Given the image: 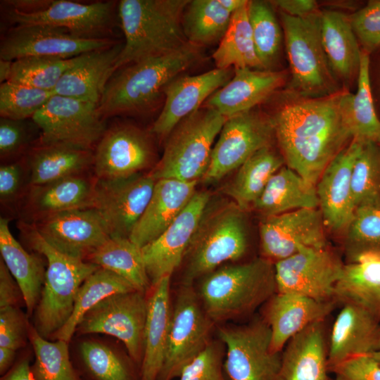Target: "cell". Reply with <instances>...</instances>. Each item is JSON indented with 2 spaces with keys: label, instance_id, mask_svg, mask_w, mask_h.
Wrapping results in <instances>:
<instances>
[{
  "label": "cell",
  "instance_id": "cell-52",
  "mask_svg": "<svg viewBox=\"0 0 380 380\" xmlns=\"http://www.w3.org/2000/svg\"><path fill=\"white\" fill-rule=\"evenodd\" d=\"M220 343L211 341L182 369L179 380H228L224 374L223 344Z\"/></svg>",
  "mask_w": 380,
  "mask_h": 380
},
{
  "label": "cell",
  "instance_id": "cell-41",
  "mask_svg": "<svg viewBox=\"0 0 380 380\" xmlns=\"http://www.w3.org/2000/svg\"><path fill=\"white\" fill-rule=\"evenodd\" d=\"M346 263L380 260V204L363 205L343 234Z\"/></svg>",
  "mask_w": 380,
  "mask_h": 380
},
{
  "label": "cell",
  "instance_id": "cell-54",
  "mask_svg": "<svg viewBox=\"0 0 380 380\" xmlns=\"http://www.w3.org/2000/svg\"><path fill=\"white\" fill-rule=\"evenodd\" d=\"M27 322L14 306L0 309V347L17 350L25 344Z\"/></svg>",
  "mask_w": 380,
  "mask_h": 380
},
{
  "label": "cell",
  "instance_id": "cell-21",
  "mask_svg": "<svg viewBox=\"0 0 380 380\" xmlns=\"http://www.w3.org/2000/svg\"><path fill=\"white\" fill-rule=\"evenodd\" d=\"M362 144L352 139L328 164L316 184L324 227L334 233L343 234L354 215L352 172Z\"/></svg>",
  "mask_w": 380,
  "mask_h": 380
},
{
  "label": "cell",
  "instance_id": "cell-14",
  "mask_svg": "<svg viewBox=\"0 0 380 380\" xmlns=\"http://www.w3.org/2000/svg\"><path fill=\"white\" fill-rule=\"evenodd\" d=\"M146 315L145 293L134 290L113 294L89 310L76 331L82 334H104L120 339L131 360L141 366Z\"/></svg>",
  "mask_w": 380,
  "mask_h": 380
},
{
  "label": "cell",
  "instance_id": "cell-12",
  "mask_svg": "<svg viewBox=\"0 0 380 380\" xmlns=\"http://www.w3.org/2000/svg\"><path fill=\"white\" fill-rule=\"evenodd\" d=\"M32 120L39 131V143L94 151L106 129L96 104L56 94Z\"/></svg>",
  "mask_w": 380,
  "mask_h": 380
},
{
  "label": "cell",
  "instance_id": "cell-46",
  "mask_svg": "<svg viewBox=\"0 0 380 380\" xmlns=\"http://www.w3.org/2000/svg\"><path fill=\"white\" fill-rule=\"evenodd\" d=\"M80 56L70 58L32 56L17 59L13 61L8 81L53 91L61 78L77 63Z\"/></svg>",
  "mask_w": 380,
  "mask_h": 380
},
{
  "label": "cell",
  "instance_id": "cell-35",
  "mask_svg": "<svg viewBox=\"0 0 380 380\" xmlns=\"http://www.w3.org/2000/svg\"><path fill=\"white\" fill-rule=\"evenodd\" d=\"M318 207L316 185L287 166H283L271 177L253 205L264 217Z\"/></svg>",
  "mask_w": 380,
  "mask_h": 380
},
{
  "label": "cell",
  "instance_id": "cell-40",
  "mask_svg": "<svg viewBox=\"0 0 380 380\" xmlns=\"http://www.w3.org/2000/svg\"><path fill=\"white\" fill-rule=\"evenodd\" d=\"M134 290V288L123 278L99 267L81 285L70 317L51 337L69 343L81 320L93 307L110 296Z\"/></svg>",
  "mask_w": 380,
  "mask_h": 380
},
{
  "label": "cell",
  "instance_id": "cell-39",
  "mask_svg": "<svg viewBox=\"0 0 380 380\" xmlns=\"http://www.w3.org/2000/svg\"><path fill=\"white\" fill-rule=\"evenodd\" d=\"M213 58L216 68L220 69L234 67L264 70L255 47L248 3L232 14L229 27L214 51Z\"/></svg>",
  "mask_w": 380,
  "mask_h": 380
},
{
  "label": "cell",
  "instance_id": "cell-57",
  "mask_svg": "<svg viewBox=\"0 0 380 380\" xmlns=\"http://www.w3.org/2000/svg\"><path fill=\"white\" fill-rule=\"evenodd\" d=\"M281 13L293 17H304L317 11V4L314 0H275L270 1Z\"/></svg>",
  "mask_w": 380,
  "mask_h": 380
},
{
  "label": "cell",
  "instance_id": "cell-61",
  "mask_svg": "<svg viewBox=\"0 0 380 380\" xmlns=\"http://www.w3.org/2000/svg\"><path fill=\"white\" fill-rule=\"evenodd\" d=\"M220 4L231 13H234L239 8L248 3L246 0H219Z\"/></svg>",
  "mask_w": 380,
  "mask_h": 380
},
{
  "label": "cell",
  "instance_id": "cell-25",
  "mask_svg": "<svg viewBox=\"0 0 380 380\" xmlns=\"http://www.w3.org/2000/svg\"><path fill=\"white\" fill-rule=\"evenodd\" d=\"M337 303L293 293H274L265 304L262 318L271 330L270 348L281 353L288 341L309 325L324 321Z\"/></svg>",
  "mask_w": 380,
  "mask_h": 380
},
{
  "label": "cell",
  "instance_id": "cell-48",
  "mask_svg": "<svg viewBox=\"0 0 380 380\" xmlns=\"http://www.w3.org/2000/svg\"><path fill=\"white\" fill-rule=\"evenodd\" d=\"M80 353L87 373L94 380H139L124 357L101 342L84 341Z\"/></svg>",
  "mask_w": 380,
  "mask_h": 380
},
{
  "label": "cell",
  "instance_id": "cell-32",
  "mask_svg": "<svg viewBox=\"0 0 380 380\" xmlns=\"http://www.w3.org/2000/svg\"><path fill=\"white\" fill-rule=\"evenodd\" d=\"M94 150L37 141L25 155L31 185L93 172Z\"/></svg>",
  "mask_w": 380,
  "mask_h": 380
},
{
  "label": "cell",
  "instance_id": "cell-59",
  "mask_svg": "<svg viewBox=\"0 0 380 380\" xmlns=\"http://www.w3.org/2000/svg\"><path fill=\"white\" fill-rule=\"evenodd\" d=\"M15 355V350L0 347V373L4 374L11 365Z\"/></svg>",
  "mask_w": 380,
  "mask_h": 380
},
{
  "label": "cell",
  "instance_id": "cell-17",
  "mask_svg": "<svg viewBox=\"0 0 380 380\" xmlns=\"http://www.w3.org/2000/svg\"><path fill=\"white\" fill-rule=\"evenodd\" d=\"M116 43L110 38H81L63 27L51 25L13 26L1 42L0 59L13 61L32 56L70 58Z\"/></svg>",
  "mask_w": 380,
  "mask_h": 380
},
{
  "label": "cell",
  "instance_id": "cell-4",
  "mask_svg": "<svg viewBox=\"0 0 380 380\" xmlns=\"http://www.w3.org/2000/svg\"><path fill=\"white\" fill-rule=\"evenodd\" d=\"M274 263L260 257L203 277L198 296L213 323L246 317L277 293Z\"/></svg>",
  "mask_w": 380,
  "mask_h": 380
},
{
  "label": "cell",
  "instance_id": "cell-42",
  "mask_svg": "<svg viewBox=\"0 0 380 380\" xmlns=\"http://www.w3.org/2000/svg\"><path fill=\"white\" fill-rule=\"evenodd\" d=\"M369 64V55L362 51L357 91L351 95L346 118L353 139L380 144V120L374 103Z\"/></svg>",
  "mask_w": 380,
  "mask_h": 380
},
{
  "label": "cell",
  "instance_id": "cell-47",
  "mask_svg": "<svg viewBox=\"0 0 380 380\" xmlns=\"http://www.w3.org/2000/svg\"><path fill=\"white\" fill-rule=\"evenodd\" d=\"M352 193L355 208L380 204V144L363 142L353 168Z\"/></svg>",
  "mask_w": 380,
  "mask_h": 380
},
{
  "label": "cell",
  "instance_id": "cell-13",
  "mask_svg": "<svg viewBox=\"0 0 380 380\" xmlns=\"http://www.w3.org/2000/svg\"><path fill=\"white\" fill-rule=\"evenodd\" d=\"M274 137L272 117L253 109L228 118L213 146L204 183L221 180L260 149L271 146Z\"/></svg>",
  "mask_w": 380,
  "mask_h": 380
},
{
  "label": "cell",
  "instance_id": "cell-19",
  "mask_svg": "<svg viewBox=\"0 0 380 380\" xmlns=\"http://www.w3.org/2000/svg\"><path fill=\"white\" fill-rule=\"evenodd\" d=\"M319 209L302 208L265 217L259 226L262 257L276 262L303 248L328 246Z\"/></svg>",
  "mask_w": 380,
  "mask_h": 380
},
{
  "label": "cell",
  "instance_id": "cell-36",
  "mask_svg": "<svg viewBox=\"0 0 380 380\" xmlns=\"http://www.w3.org/2000/svg\"><path fill=\"white\" fill-rule=\"evenodd\" d=\"M285 163L271 146L262 148L248 158L221 191L243 210L262 194L271 177Z\"/></svg>",
  "mask_w": 380,
  "mask_h": 380
},
{
  "label": "cell",
  "instance_id": "cell-37",
  "mask_svg": "<svg viewBox=\"0 0 380 380\" xmlns=\"http://www.w3.org/2000/svg\"><path fill=\"white\" fill-rule=\"evenodd\" d=\"M334 300L359 305L380 321V260L344 264Z\"/></svg>",
  "mask_w": 380,
  "mask_h": 380
},
{
  "label": "cell",
  "instance_id": "cell-51",
  "mask_svg": "<svg viewBox=\"0 0 380 380\" xmlns=\"http://www.w3.org/2000/svg\"><path fill=\"white\" fill-rule=\"evenodd\" d=\"M25 120L0 118V158L3 163L23 158L32 144L31 125Z\"/></svg>",
  "mask_w": 380,
  "mask_h": 380
},
{
  "label": "cell",
  "instance_id": "cell-43",
  "mask_svg": "<svg viewBox=\"0 0 380 380\" xmlns=\"http://www.w3.org/2000/svg\"><path fill=\"white\" fill-rule=\"evenodd\" d=\"M232 14L219 0L189 1L182 16L187 41L201 47L220 42L229 27Z\"/></svg>",
  "mask_w": 380,
  "mask_h": 380
},
{
  "label": "cell",
  "instance_id": "cell-27",
  "mask_svg": "<svg viewBox=\"0 0 380 380\" xmlns=\"http://www.w3.org/2000/svg\"><path fill=\"white\" fill-rule=\"evenodd\" d=\"M380 350V321L365 308L342 305L331 331L328 344L329 371L350 357Z\"/></svg>",
  "mask_w": 380,
  "mask_h": 380
},
{
  "label": "cell",
  "instance_id": "cell-5",
  "mask_svg": "<svg viewBox=\"0 0 380 380\" xmlns=\"http://www.w3.org/2000/svg\"><path fill=\"white\" fill-rule=\"evenodd\" d=\"M18 229L27 245L47 261L43 288L35 308L34 326L46 338L66 323L72 312L79 289L99 267L59 251L32 224L20 220Z\"/></svg>",
  "mask_w": 380,
  "mask_h": 380
},
{
  "label": "cell",
  "instance_id": "cell-1",
  "mask_svg": "<svg viewBox=\"0 0 380 380\" xmlns=\"http://www.w3.org/2000/svg\"><path fill=\"white\" fill-rule=\"evenodd\" d=\"M352 93L299 98L272 117L286 166L316 185L331 160L352 140L346 112Z\"/></svg>",
  "mask_w": 380,
  "mask_h": 380
},
{
  "label": "cell",
  "instance_id": "cell-7",
  "mask_svg": "<svg viewBox=\"0 0 380 380\" xmlns=\"http://www.w3.org/2000/svg\"><path fill=\"white\" fill-rule=\"evenodd\" d=\"M280 14L293 91L307 99L339 91L322 45L321 11L304 17Z\"/></svg>",
  "mask_w": 380,
  "mask_h": 380
},
{
  "label": "cell",
  "instance_id": "cell-20",
  "mask_svg": "<svg viewBox=\"0 0 380 380\" xmlns=\"http://www.w3.org/2000/svg\"><path fill=\"white\" fill-rule=\"evenodd\" d=\"M210 198L208 191H196L173 222L156 239L141 248L151 285L171 277L181 265Z\"/></svg>",
  "mask_w": 380,
  "mask_h": 380
},
{
  "label": "cell",
  "instance_id": "cell-15",
  "mask_svg": "<svg viewBox=\"0 0 380 380\" xmlns=\"http://www.w3.org/2000/svg\"><path fill=\"white\" fill-rule=\"evenodd\" d=\"M156 182L149 172L113 179H96L91 209L100 216L110 237L129 239Z\"/></svg>",
  "mask_w": 380,
  "mask_h": 380
},
{
  "label": "cell",
  "instance_id": "cell-3",
  "mask_svg": "<svg viewBox=\"0 0 380 380\" xmlns=\"http://www.w3.org/2000/svg\"><path fill=\"white\" fill-rule=\"evenodd\" d=\"M189 0H121L118 13L125 42L115 70L177 51L187 41L182 16ZM115 71V72H116Z\"/></svg>",
  "mask_w": 380,
  "mask_h": 380
},
{
  "label": "cell",
  "instance_id": "cell-55",
  "mask_svg": "<svg viewBox=\"0 0 380 380\" xmlns=\"http://www.w3.org/2000/svg\"><path fill=\"white\" fill-rule=\"evenodd\" d=\"M329 372L334 380H380V365L370 355L350 357Z\"/></svg>",
  "mask_w": 380,
  "mask_h": 380
},
{
  "label": "cell",
  "instance_id": "cell-16",
  "mask_svg": "<svg viewBox=\"0 0 380 380\" xmlns=\"http://www.w3.org/2000/svg\"><path fill=\"white\" fill-rule=\"evenodd\" d=\"M343 266L329 246L303 248L274 262L277 292L297 293L322 302L334 300L335 286Z\"/></svg>",
  "mask_w": 380,
  "mask_h": 380
},
{
  "label": "cell",
  "instance_id": "cell-45",
  "mask_svg": "<svg viewBox=\"0 0 380 380\" xmlns=\"http://www.w3.org/2000/svg\"><path fill=\"white\" fill-rule=\"evenodd\" d=\"M248 15L258 57L264 70L277 61L282 42L281 30L270 3L248 1Z\"/></svg>",
  "mask_w": 380,
  "mask_h": 380
},
{
  "label": "cell",
  "instance_id": "cell-23",
  "mask_svg": "<svg viewBox=\"0 0 380 380\" xmlns=\"http://www.w3.org/2000/svg\"><path fill=\"white\" fill-rule=\"evenodd\" d=\"M232 68H215L202 74L177 77L164 89V103L153 122L151 132L167 137L184 119L198 110L217 90L233 77Z\"/></svg>",
  "mask_w": 380,
  "mask_h": 380
},
{
  "label": "cell",
  "instance_id": "cell-64",
  "mask_svg": "<svg viewBox=\"0 0 380 380\" xmlns=\"http://www.w3.org/2000/svg\"><path fill=\"white\" fill-rule=\"evenodd\" d=\"M327 380H334V379L333 378H331V377L329 376Z\"/></svg>",
  "mask_w": 380,
  "mask_h": 380
},
{
  "label": "cell",
  "instance_id": "cell-11",
  "mask_svg": "<svg viewBox=\"0 0 380 380\" xmlns=\"http://www.w3.org/2000/svg\"><path fill=\"white\" fill-rule=\"evenodd\" d=\"M214 323L191 285L179 289L172 308L164 363L158 380L179 377L182 369L211 341Z\"/></svg>",
  "mask_w": 380,
  "mask_h": 380
},
{
  "label": "cell",
  "instance_id": "cell-63",
  "mask_svg": "<svg viewBox=\"0 0 380 380\" xmlns=\"http://www.w3.org/2000/svg\"><path fill=\"white\" fill-rule=\"evenodd\" d=\"M378 83H379V91H380V72H379Z\"/></svg>",
  "mask_w": 380,
  "mask_h": 380
},
{
  "label": "cell",
  "instance_id": "cell-38",
  "mask_svg": "<svg viewBox=\"0 0 380 380\" xmlns=\"http://www.w3.org/2000/svg\"><path fill=\"white\" fill-rule=\"evenodd\" d=\"M87 261L120 276L137 291L145 293L151 287L141 248L129 238H109Z\"/></svg>",
  "mask_w": 380,
  "mask_h": 380
},
{
  "label": "cell",
  "instance_id": "cell-50",
  "mask_svg": "<svg viewBox=\"0 0 380 380\" xmlns=\"http://www.w3.org/2000/svg\"><path fill=\"white\" fill-rule=\"evenodd\" d=\"M31 186L25 156L0 166V201L1 206L18 213L19 206Z\"/></svg>",
  "mask_w": 380,
  "mask_h": 380
},
{
  "label": "cell",
  "instance_id": "cell-34",
  "mask_svg": "<svg viewBox=\"0 0 380 380\" xmlns=\"http://www.w3.org/2000/svg\"><path fill=\"white\" fill-rule=\"evenodd\" d=\"M9 221V217L0 218L1 258L17 282L30 316L40 298L46 269L39 254L28 253L13 237Z\"/></svg>",
  "mask_w": 380,
  "mask_h": 380
},
{
  "label": "cell",
  "instance_id": "cell-10",
  "mask_svg": "<svg viewBox=\"0 0 380 380\" xmlns=\"http://www.w3.org/2000/svg\"><path fill=\"white\" fill-rule=\"evenodd\" d=\"M225 348L224 372L228 380H274L281 353H272L271 330L262 317L218 329Z\"/></svg>",
  "mask_w": 380,
  "mask_h": 380
},
{
  "label": "cell",
  "instance_id": "cell-18",
  "mask_svg": "<svg viewBox=\"0 0 380 380\" xmlns=\"http://www.w3.org/2000/svg\"><path fill=\"white\" fill-rule=\"evenodd\" d=\"M94 154L93 174L99 179H118L143 172L154 164L155 159L148 134L127 123L106 128Z\"/></svg>",
  "mask_w": 380,
  "mask_h": 380
},
{
  "label": "cell",
  "instance_id": "cell-24",
  "mask_svg": "<svg viewBox=\"0 0 380 380\" xmlns=\"http://www.w3.org/2000/svg\"><path fill=\"white\" fill-rule=\"evenodd\" d=\"M96 182L90 172L31 185L18 208L20 220L34 224L62 212L91 208Z\"/></svg>",
  "mask_w": 380,
  "mask_h": 380
},
{
  "label": "cell",
  "instance_id": "cell-58",
  "mask_svg": "<svg viewBox=\"0 0 380 380\" xmlns=\"http://www.w3.org/2000/svg\"><path fill=\"white\" fill-rule=\"evenodd\" d=\"M1 380H36L29 360L18 362Z\"/></svg>",
  "mask_w": 380,
  "mask_h": 380
},
{
  "label": "cell",
  "instance_id": "cell-29",
  "mask_svg": "<svg viewBox=\"0 0 380 380\" xmlns=\"http://www.w3.org/2000/svg\"><path fill=\"white\" fill-rule=\"evenodd\" d=\"M324 321L315 322L286 343L274 380H327Z\"/></svg>",
  "mask_w": 380,
  "mask_h": 380
},
{
  "label": "cell",
  "instance_id": "cell-8",
  "mask_svg": "<svg viewBox=\"0 0 380 380\" xmlns=\"http://www.w3.org/2000/svg\"><path fill=\"white\" fill-rule=\"evenodd\" d=\"M227 118L201 107L181 121L167 137L161 158L149 172L157 181H198L209 165L213 145Z\"/></svg>",
  "mask_w": 380,
  "mask_h": 380
},
{
  "label": "cell",
  "instance_id": "cell-26",
  "mask_svg": "<svg viewBox=\"0 0 380 380\" xmlns=\"http://www.w3.org/2000/svg\"><path fill=\"white\" fill-rule=\"evenodd\" d=\"M286 77L284 71L234 68L232 79L213 93L202 107L214 110L227 118L251 110L283 86Z\"/></svg>",
  "mask_w": 380,
  "mask_h": 380
},
{
  "label": "cell",
  "instance_id": "cell-62",
  "mask_svg": "<svg viewBox=\"0 0 380 380\" xmlns=\"http://www.w3.org/2000/svg\"><path fill=\"white\" fill-rule=\"evenodd\" d=\"M380 365V350L370 355Z\"/></svg>",
  "mask_w": 380,
  "mask_h": 380
},
{
  "label": "cell",
  "instance_id": "cell-2",
  "mask_svg": "<svg viewBox=\"0 0 380 380\" xmlns=\"http://www.w3.org/2000/svg\"><path fill=\"white\" fill-rule=\"evenodd\" d=\"M201 48L189 42L172 53L144 59L117 70L97 105L100 117L104 120L151 111L164 96L165 87L201 60Z\"/></svg>",
  "mask_w": 380,
  "mask_h": 380
},
{
  "label": "cell",
  "instance_id": "cell-31",
  "mask_svg": "<svg viewBox=\"0 0 380 380\" xmlns=\"http://www.w3.org/2000/svg\"><path fill=\"white\" fill-rule=\"evenodd\" d=\"M123 44L84 53L61 78L56 94L72 97L98 105L105 88L115 72V64Z\"/></svg>",
  "mask_w": 380,
  "mask_h": 380
},
{
  "label": "cell",
  "instance_id": "cell-22",
  "mask_svg": "<svg viewBox=\"0 0 380 380\" xmlns=\"http://www.w3.org/2000/svg\"><path fill=\"white\" fill-rule=\"evenodd\" d=\"M32 224L53 247L85 261L110 238L100 216L91 208L62 212Z\"/></svg>",
  "mask_w": 380,
  "mask_h": 380
},
{
  "label": "cell",
  "instance_id": "cell-49",
  "mask_svg": "<svg viewBox=\"0 0 380 380\" xmlns=\"http://www.w3.org/2000/svg\"><path fill=\"white\" fill-rule=\"evenodd\" d=\"M54 94L28 85L6 81L0 85V115L17 120L32 117Z\"/></svg>",
  "mask_w": 380,
  "mask_h": 380
},
{
  "label": "cell",
  "instance_id": "cell-30",
  "mask_svg": "<svg viewBox=\"0 0 380 380\" xmlns=\"http://www.w3.org/2000/svg\"><path fill=\"white\" fill-rule=\"evenodd\" d=\"M170 277L162 278L149 289L140 380H158L164 363L173 308Z\"/></svg>",
  "mask_w": 380,
  "mask_h": 380
},
{
  "label": "cell",
  "instance_id": "cell-6",
  "mask_svg": "<svg viewBox=\"0 0 380 380\" xmlns=\"http://www.w3.org/2000/svg\"><path fill=\"white\" fill-rule=\"evenodd\" d=\"M245 210L232 201H209L185 253L183 284L205 277L246 253L248 231Z\"/></svg>",
  "mask_w": 380,
  "mask_h": 380
},
{
  "label": "cell",
  "instance_id": "cell-60",
  "mask_svg": "<svg viewBox=\"0 0 380 380\" xmlns=\"http://www.w3.org/2000/svg\"><path fill=\"white\" fill-rule=\"evenodd\" d=\"M13 61L0 59V82L1 84L8 80L11 72Z\"/></svg>",
  "mask_w": 380,
  "mask_h": 380
},
{
  "label": "cell",
  "instance_id": "cell-33",
  "mask_svg": "<svg viewBox=\"0 0 380 380\" xmlns=\"http://www.w3.org/2000/svg\"><path fill=\"white\" fill-rule=\"evenodd\" d=\"M322 42L329 66L336 78L349 82L357 77L362 49L349 15L340 11H321Z\"/></svg>",
  "mask_w": 380,
  "mask_h": 380
},
{
  "label": "cell",
  "instance_id": "cell-53",
  "mask_svg": "<svg viewBox=\"0 0 380 380\" xmlns=\"http://www.w3.org/2000/svg\"><path fill=\"white\" fill-rule=\"evenodd\" d=\"M362 51L370 54L380 48V1H369L349 15Z\"/></svg>",
  "mask_w": 380,
  "mask_h": 380
},
{
  "label": "cell",
  "instance_id": "cell-44",
  "mask_svg": "<svg viewBox=\"0 0 380 380\" xmlns=\"http://www.w3.org/2000/svg\"><path fill=\"white\" fill-rule=\"evenodd\" d=\"M27 338L34 352L32 369L36 380H80L70 359L68 342L49 341L28 322Z\"/></svg>",
  "mask_w": 380,
  "mask_h": 380
},
{
  "label": "cell",
  "instance_id": "cell-9",
  "mask_svg": "<svg viewBox=\"0 0 380 380\" xmlns=\"http://www.w3.org/2000/svg\"><path fill=\"white\" fill-rule=\"evenodd\" d=\"M4 4L5 17L14 26L46 25L63 27L81 38H110L115 12L112 1L13 0Z\"/></svg>",
  "mask_w": 380,
  "mask_h": 380
},
{
  "label": "cell",
  "instance_id": "cell-28",
  "mask_svg": "<svg viewBox=\"0 0 380 380\" xmlns=\"http://www.w3.org/2000/svg\"><path fill=\"white\" fill-rule=\"evenodd\" d=\"M198 181H156L151 198L129 239L143 248L156 239L177 217L195 193Z\"/></svg>",
  "mask_w": 380,
  "mask_h": 380
},
{
  "label": "cell",
  "instance_id": "cell-56",
  "mask_svg": "<svg viewBox=\"0 0 380 380\" xmlns=\"http://www.w3.org/2000/svg\"><path fill=\"white\" fill-rule=\"evenodd\" d=\"M21 293L20 288L3 260H0V309L14 306Z\"/></svg>",
  "mask_w": 380,
  "mask_h": 380
}]
</instances>
